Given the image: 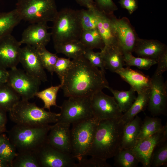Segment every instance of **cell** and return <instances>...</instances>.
Masks as SVG:
<instances>
[{
	"instance_id": "cell-1",
	"label": "cell",
	"mask_w": 167,
	"mask_h": 167,
	"mask_svg": "<svg viewBox=\"0 0 167 167\" xmlns=\"http://www.w3.org/2000/svg\"><path fill=\"white\" fill-rule=\"evenodd\" d=\"M72 61L61 81L64 96L91 97L109 86L105 73L92 65L83 55Z\"/></svg>"
},
{
	"instance_id": "cell-2",
	"label": "cell",
	"mask_w": 167,
	"mask_h": 167,
	"mask_svg": "<svg viewBox=\"0 0 167 167\" xmlns=\"http://www.w3.org/2000/svg\"><path fill=\"white\" fill-rule=\"evenodd\" d=\"M121 118L100 121L87 156L104 160L113 157L120 150L125 124Z\"/></svg>"
},
{
	"instance_id": "cell-3",
	"label": "cell",
	"mask_w": 167,
	"mask_h": 167,
	"mask_svg": "<svg viewBox=\"0 0 167 167\" xmlns=\"http://www.w3.org/2000/svg\"><path fill=\"white\" fill-rule=\"evenodd\" d=\"M10 119L16 124L39 126L56 123L60 113L45 110L28 101H20L9 112Z\"/></svg>"
},
{
	"instance_id": "cell-4",
	"label": "cell",
	"mask_w": 167,
	"mask_h": 167,
	"mask_svg": "<svg viewBox=\"0 0 167 167\" xmlns=\"http://www.w3.org/2000/svg\"><path fill=\"white\" fill-rule=\"evenodd\" d=\"M51 126H31L15 124L8 131V138L18 152H36L47 142Z\"/></svg>"
},
{
	"instance_id": "cell-5",
	"label": "cell",
	"mask_w": 167,
	"mask_h": 167,
	"mask_svg": "<svg viewBox=\"0 0 167 167\" xmlns=\"http://www.w3.org/2000/svg\"><path fill=\"white\" fill-rule=\"evenodd\" d=\"M51 27L54 44L79 40L83 29L79 10L65 8L58 11Z\"/></svg>"
},
{
	"instance_id": "cell-6",
	"label": "cell",
	"mask_w": 167,
	"mask_h": 167,
	"mask_svg": "<svg viewBox=\"0 0 167 167\" xmlns=\"http://www.w3.org/2000/svg\"><path fill=\"white\" fill-rule=\"evenodd\" d=\"M16 6L22 20L31 24L53 22L58 12L55 0H17Z\"/></svg>"
},
{
	"instance_id": "cell-7",
	"label": "cell",
	"mask_w": 167,
	"mask_h": 167,
	"mask_svg": "<svg viewBox=\"0 0 167 167\" xmlns=\"http://www.w3.org/2000/svg\"><path fill=\"white\" fill-rule=\"evenodd\" d=\"M99 122L92 117L72 124L70 130L71 154L75 159L79 161L87 156Z\"/></svg>"
},
{
	"instance_id": "cell-8",
	"label": "cell",
	"mask_w": 167,
	"mask_h": 167,
	"mask_svg": "<svg viewBox=\"0 0 167 167\" xmlns=\"http://www.w3.org/2000/svg\"><path fill=\"white\" fill-rule=\"evenodd\" d=\"M60 106L58 122L71 125L93 117L90 97L71 96Z\"/></svg>"
},
{
	"instance_id": "cell-9",
	"label": "cell",
	"mask_w": 167,
	"mask_h": 167,
	"mask_svg": "<svg viewBox=\"0 0 167 167\" xmlns=\"http://www.w3.org/2000/svg\"><path fill=\"white\" fill-rule=\"evenodd\" d=\"M8 71L7 84L21 98V100L29 101L35 96L41 81L16 67Z\"/></svg>"
},
{
	"instance_id": "cell-10",
	"label": "cell",
	"mask_w": 167,
	"mask_h": 167,
	"mask_svg": "<svg viewBox=\"0 0 167 167\" xmlns=\"http://www.w3.org/2000/svg\"><path fill=\"white\" fill-rule=\"evenodd\" d=\"M90 101L93 117L99 122L121 118L123 115L114 97L105 94L102 91L93 94L90 97Z\"/></svg>"
},
{
	"instance_id": "cell-11",
	"label": "cell",
	"mask_w": 167,
	"mask_h": 167,
	"mask_svg": "<svg viewBox=\"0 0 167 167\" xmlns=\"http://www.w3.org/2000/svg\"><path fill=\"white\" fill-rule=\"evenodd\" d=\"M151 78L149 91L148 109L153 117L166 115L167 107V82L162 75H155Z\"/></svg>"
},
{
	"instance_id": "cell-12",
	"label": "cell",
	"mask_w": 167,
	"mask_h": 167,
	"mask_svg": "<svg viewBox=\"0 0 167 167\" xmlns=\"http://www.w3.org/2000/svg\"><path fill=\"white\" fill-rule=\"evenodd\" d=\"M35 152L40 167H74L72 155L62 152L46 142Z\"/></svg>"
},
{
	"instance_id": "cell-13",
	"label": "cell",
	"mask_w": 167,
	"mask_h": 167,
	"mask_svg": "<svg viewBox=\"0 0 167 167\" xmlns=\"http://www.w3.org/2000/svg\"><path fill=\"white\" fill-rule=\"evenodd\" d=\"M167 140V123L162 129L153 135L136 141L131 148L143 167H150L152 153L159 143Z\"/></svg>"
},
{
	"instance_id": "cell-14",
	"label": "cell",
	"mask_w": 167,
	"mask_h": 167,
	"mask_svg": "<svg viewBox=\"0 0 167 167\" xmlns=\"http://www.w3.org/2000/svg\"><path fill=\"white\" fill-rule=\"evenodd\" d=\"M19 62L25 72L41 82L47 81V77L37 49L26 45L21 48Z\"/></svg>"
},
{
	"instance_id": "cell-15",
	"label": "cell",
	"mask_w": 167,
	"mask_h": 167,
	"mask_svg": "<svg viewBox=\"0 0 167 167\" xmlns=\"http://www.w3.org/2000/svg\"><path fill=\"white\" fill-rule=\"evenodd\" d=\"M111 20L117 43L123 54L132 53L137 38L129 21L126 19L113 17Z\"/></svg>"
},
{
	"instance_id": "cell-16",
	"label": "cell",
	"mask_w": 167,
	"mask_h": 167,
	"mask_svg": "<svg viewBox=\"0 0 167 167\" xmlns=\"http://www.w3.org/2000/svg\"><path fill=\"white\" fill-rule=\"evenodd\" d=\"M21 45L11 33L0 38V67L6 69L16 67L19 62Z\"/></svg>"
},
{
	"instance_id": "cell-17",
	"label": "cell",
	"mask_w": 167,
	"mask_h": 167,
	"mask_svg": "<svg viewBox=\"0 0 167 167\" xmlns=\"http://www.w3.org/2000/svg\"><path fill=\"white\" fill-rule=\"evenodd\" d=\"M49 28L47 23L31 24L24 31L20 42L36 49L45 47L51 37V33L48 32Z\"/></svg>"
},
{
	"instance_id": "cell-18",
	"label": "cell",
	"mask_w": 167,
	"mask_h": 167,
	"mask_svg": "<svg viewBox=\"0 0 167 167\" xmlns=\"http://www.w3.org/2000/svg\"><path fill=\"white\" fill-rule=\"evenodd\" d=\"M70 126L58 122L51 126L47 136V142L62 152L72 155Z\"/></svg>"
},
{
	"instance_id": "cell-19",
	"label": "cell",
	"mask_w": 167,
	"mask_h": 167,
	"mask_svg": "<svg viewBox=\"0 0 167 167\" xmlns=\"http://www.w3.org/2000/svg\"><path fill=\"white\" fill-rule=\"evenodd\" d=\"M128 83L137 93L149 91L151 85V78L139 71L130 67L122 68L116 72Z\"/></svg>"
},
{
	"instance_id": "cell-20",
	"label": "cell",
	"mask_w": 167,
	"mask_h": 167,
	"mask_svg": "<svg viewBox=\"0 0 167 167\" xmlns=\"http://www.w3.org/2000/svg\"><path fill=\"white\" fill-rule=\"evenodd\" d=\"M100 53L105 69L115 73L125 65L123 52L117 42L104 46Z\"/></svg>"
},
{
	"instance_id": "cell-21",
	"label": "cell",
	"mask_w": 167,
	"mask_h": 167,
	"mask_svg": "<svg viewBox=\"0 0 167 167\" xmlns=\"http://www.w3.org/2000/svg\"><path fill=\"white\" fill-rule=\"evenodd\" d=\"M167 49L166 45L158 41L137 38L133 52L139 57L157 61L160 55Z\"/></svg>"
},
{
	"instance_id": "cell-22",
	"label": "cell",
	"mask_w": 167,
	"mask_h": 167,
	"mask_svg": "<svg viewBox=\"0 0 167 167\" xmlns=\"http://www.w3.org/2000/svg\"><path fill=\"white\" fill-rule=\"evenodd\" d=\"M97 19V29L101 36L105 45L116 42L115 35L112 25L111 14L106 13L99 10L95 5L91 6Z\"/></svg>"
},
{
	"instance_id": "cell-23",
	"label": "cell",
	"mask_w": 167,
	"mask_h": 167,
	"mask_svg": "<svg viewBox=\"0 0 167 167\" xmlns=\"http://www.w3.org/2000/svg\"><path fill=\"white\" fill-rule=\"evenodd\" d=\"M142 122L141 118L137 115L125 124L120 150L131 148L135 144Z\"/></svg>"
},
{
	"instance_id": "cell-24",
	"label": "cell",
	"mask_w": 167,
	"mask_h": 167,
	"mask_svg": "<svg viewBox=\"0 0 167 167\" xmlns=\"http://www.w3.org/2000/svg\"><path fill=\"white\" fill-rule=\"evenodd\" d=\"M22 20L15 8L8 12H0V38L11 34Z\"/></svg>"
},
{
	"instance_id": "cell-25",
	"label": "cell",
	"mask_w": 167,
	"mask_h": 167,
	"mask_svg": "<svg viewBox=\"0 0 167 167\" xmlns=\"http://www.w3.org/2000/svg\"><path fill=\"white\" fill-rule=\"evenodd\" d=\"M149 91V90L137 93L138 96L131 107L123 114L121 118L125 124L133 119L139 113L146 109L148 102Z\"/></svg>"
},
{
	"instance_id": "cell-26",
	"label": "cell",
	"mask_w": 167,
	"mask_h": 167,
	"mask_svg": "<svg viewBox=\"0 0 167 167\" xmlns=\"http://www.w3.org/2000/svg\"><path fill=\"white\" fill-rule=\"evenodd\" d=\"M54 45L57 53H62L73 59L83 55L86 49L79 40Z\"/></svg>"
},
{
	"instance_id": "cell-27",
	"label": "cell",
	"mask_w": 167,
	"mask_h": 167,
	"mask_svg": "<svg viewBox=\"0 0 167 167\" xmlns=\"http://www.w3.org/2000/svg\"><path fill=\"white\" fill-rule=\"evenodd\" d=\"M20 97L7 83L0 85V108L9 112L20 101Z\"/></svg>"
},
{
	"instance_id": "cell-28",
	"label": "cell",
	"mask_w": 167,
	"mask_h": 167,
	"mask_svg": "<svg viewBox=\"0 0 167 167\" xmlns=\"http://www.w3.org/2000/svg\"><path fill=\"white\" fill-rule=\"evenodd\" d=\"M106 88L113 95L120 109L123 113L126 112L129 109L137 97L136 92L131 88L128 91L115 90L109 86Z\"/></svg>"
},
{
	"instance_id": "cell-29",
	"label": "cell",
	"mask_w": 167,
	"mask_h": 167,
	"mask_svg": "<svg viewBox=\"0 0 167 167\" xmlns=\"http://www.w3.org/2000/svg\"><path fill=\"white\" fill-rule=\"evenodd\" d=\"M163 126L160 118L146 116L142 122L136 141L151 136L161 130Z\"/></svg>"
},
{
	"instance_id": "cell-30",
	"label": "cell",
	"mask_w": 167,
	"mask_h": 167,
	"mask_svg": "<svg viewBox=\"0 0 167 167\" xmlns=\"http://www.w3.org/2000/svg\"><path fill=\"white\" fill-rule=\"evenodd\" d=\"M79 40L86 49L93 50L97 49L101 50L105 45L97 28L83 30Z\"/></svg>"
},
{
	"instance_id": "cell-31",
	"label": "cell",
	"mask_w": 167,
	"mask_h": 167,
	"mask_svg": "<svg viewBox=\"0 0 167 167\" xmlns=\"http://www.w3.org/2000/svg\"><path fill=\"white\" fill-rule=\"evenodd\" d=\"M11 167H40L35 152H17L11 163Z\"/></svg>"
},
{
	"instance_id": "cell-32",
	"label": "cell",
	"mask_w": 167,
	"mask_h": 167,
	"mask_svg": "<svg viewBox=\"0 0 167 167\" xmlns=\"http://www.w3.org/2000/svg\"><path fill=\"white\" fill-rule=\"evenodd\" d=\"M114 157V165L116 167H136L139 163L131 148L121 149Z\"/></svg>"
},
{
	"instance_id": "cell-33",
	"label": "cell",
	"mask_w": 167,
	"mask_h": 167,
	"mask_svg": "<svg viewBox=\"0 0 167 167\" xmlns=\"http://www.w3.org/2000/svg\"><path fill=\"white\" fill-rule=\"evenodd\" d=\"M62 84H61L58 86H53L46 88L42 91H38L35 96L41 100L44 103L43 108L50 111L51 107L55 106L60 108L56 104V99L58 92L61 88Z\"/></svg>"
},
{
	"instance_id": "cell-34",
	"label": "cell",
	"mask_w": 167,
	"mask_h": 167,
	"mask_svg": "<svg viewBox=\"0 0 167 167\" xmlns=\"http://www.w3.org/2000/svg\"><path fill=\"white\" fill-rule=\"evenodd\" d=\"M167 140L158 144L154 149L152 154L150 167H159L167 165Z\"/></svg>"
},
{
	"instance_id": "cell-35",
	"label": "cell",
	"mask_w": 167,
	"mask_h": 167,
	"mask_svg": "<svg viewBox=\"0 0 167 167\" xmlns=\"http://www.w3.org/2000/svg\"><path fill=\"white\" fill-rule=\"evenodd\" d=\"M124 61L127 67L135 66L140 69L148 70L157 64V60L140 57H135L131 53L124 54Z\"/></svg>"
},
{
	"instance_id": "cell-36",
	"label": "cell",
	"mask_w": 167,
	"mask_h": 167,
	"mask_svg": "<svg viewBox=\"0 0 167 167\" xmlns=\"http://www.w3.org/2000/svg\"><path fill=\"white\" fill-rule=\"evenodd\" d=\"M79 14L80 21L83 30L97 28V19L91 6L87 9L79 10Z\"/></svg>"
},
{
	"instance_id": "cell-37",
	"label": "cell",
	"mask_w": 167,
	"mask_h": 167,
	"mask_svg": "<svg viewBox=\"0 0 167 167\" xmlns=\"http://www.w3.org/2000/svg\"><path fill=\"white\" fill-rule=\"evenodd\" d=\"M36 49L44 68L52 75L54 72L55 65L58 57L56 54L50 52L45 47Z\"/></svg>"
},
{
	"instance_id": "cell-38",
	"label": "cell",
	"mask_w": 167,
	"mask_h": 167,
	"mask_svg": "<svg viewBox=\"0 0 167 167\" xmlns=\"http://www.w3.org/2000/svg\"><path fill=\"white\" fill-rule=\"evenodd\" d=\"M17 153L15 146L5 135L0 145V159L11 164Z\"/></svg>"
},
{
	"instance_id": "cell-39",
	"label": "cell",
	"mask_w": 167,
	"mask_h": 167,
	"mask_svg": "<svg viewBox=\"0 0 167 167\" xmlns=\"http://www.w3.org/2000/svg\"><path fill=\"white\" fill-rule=\"evenodd\" d=\"M89 159L83 158L75 163L74 167H111L106 160L98 157L91 156Z\"/></svg>"
},
{
	"instance_id": "cell-40",
	"label": "cell",
	"mask_w": 167,
	"mask_h": 167,
	"mask_svg": "<svg viewBox=\"0 0 167 167\" xmlns=\"http://www.w3.org/2000/svg\"><path fill=\"white\" fill-rule=\"evenodd\" d=\"M83 55L92 65L100 68L103 72L105 73V68L100 52H96L93 50L86 49Z\"/></svg>"
},
{
	"instance_id": "cell-41",
	"label": "cell",
	"mask_w": 167,
	"mask_h": 167,
	"mask_svg": "<svg viewBox=\"0 0 167 167\" xmlns=\"http://www.w3.org/2000/svg\"><path fill=\"white\" fill-rule=\"evenodd\" d=\"M72 64L70 58H58L54 68V72L58 75L61 81L66 73Z\"/></svg>"
},
{
	"instance_id": "cell-42",
	"label": "cell",
	"mask_w": 167,
	"mask_h": 167,
	"mask_svg": "<svg viewBox=\"0 0 167 167\" xmlns=\"http://www.w3.org/2000/svg\"><path fill=\"white\" fill-rule=\"evenodd\" d=\"M95 5L100 10L106 13L112 14L117 9L112 0H95Z\"/></svg>"
},
{
	"instance_id": "cell-43",
	"label": "cell",
	"mask_w": 167,
	"mask_h": 167,
	"mask_svg": "<svg viewBox=\"0 0 167 167\" xmlns=\"http://www.w3.org/2000/svg\"><path fill=\"white\" fill-rule=\"evenodd\" d=\"M157 61V66L154 74L157 76L162 75L167 70V49L160 55Z\"/></svg>"
},
{
	"instance_id": "cell-44",
	"label": "cell",
	"mask_w": 167,
	"mask_h": 167,
	"mask_svg": "<svg viewBox=\"0 0 167 167\" xmlns=\"http://www.w3.org/2000/svg\"><path fill=\"white\" fill-rule=\"evenodd\" d=\"M118 2L121 6L126 9L131 14L137 8V0H119Z\"/></svg>"
},
{
	"instance_id": "cell-45",
	"label": "cell",
	"mask_w": 167,
	"mask_h": 167,
	"mask_svg": "<svg viewBox=\"0 0 167 167\" xmlns=\"http://www.w3.org/2000/svg\"><path fill=\"white\" fill-rule=\"evenodd\" d=\"M7 112L0 108V131L3 133L6 131Z\"/></svg>"
},
{
	"instance_id": "cell-46",
	"label": "cell",
	"mask_w": 167,
	"mask_h": 167,
	"mask_svg": "<svg viewBox=\"0 0 167 167\" xmlns=\"http://www.w3.org/2000/svg\"><path fill=\"white\" fill-rule=\"evenodd\" d=\"M8 71L6 69L0 67V85L7 83Z\"/></svg>"
},
{
	"instance_id": "cell-47",
	"label": "cell",
	"mask_w": 167,
	"mask_h": 167,
	"mask_svg": "<svg viewBox=\"0 0 167 167\" xmlns=\"http://www.w3.org/2000/svg\"><path fill=\"white\" fill-rule=\"evenodd\" d=\"M80 6L88 8L90 6L95 5L93 0H75Z\"/></svg>"
},
{
	"instance_id": "cell-48",
	"label": "cell",
	"mask_w": 167,
	"mask_h": 167,
	"mask_svg": "<svg viewBox=\"0 0 167 167\" xmlns=\"http://www.w3.org/2000/svg\"><path fill=\"white\" fill-rule=\"evenodd\" d=\"M0 167H11L10 163L0 159Z\"/></svg>"
},
{
	"instance_id": "cell-49",
	"label": "cell",
	"mask_w": 167,
	"mask_h": 167,
	"mask_svg": "<svg viewBox=\"0 0 167 167\" xmlns=\"http://www.w3.org/2000/svg\"><path fill=\"white\" fill-rule=\"evenodd\" d=\"M5 135L2 134H0V145L4 138Z\"/></svg>"
},
{
	"instance_id": "cell-50",
	"label": "cell",
	"mask_w": 167,
	"mask_h": 167,
	"mask_svg": "<svg viewBox=\"0 0 167 167\" xmlns=\"http://www.w3.org/2000/svg\"><path fill=\"white\" fill-rule=\"evenodd\" d=\"M2 133L3 132L2 131H0V134H2Z\"/></svg>"
}]
</instances>
